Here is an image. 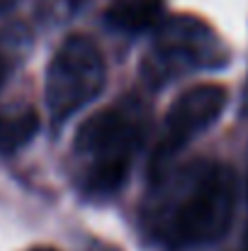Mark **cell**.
<instances>
[{
	"mask_svg": "<svg viewBox=\"0 0 248 251\" xmlns=\"http://www.w3.org/2000/svg\"><path fill=\"white\" fill-rule=\"evenodd\" d=\"M88 251H122V249H117V247H112V244H102V242H97V244H92Z\"/></svg>",
	"mask_w": 248,
	"mask_h": 251,
	"instance_id": "obj_9",
	"label": "cell"
},
{
	"mask_svg": "<svg viewBox=\"0 0 248 251\" xmlns=\"http://www.w3.org/2000/svg\"><path fill=\"white\" fill-rule=\"evenodd\" d=\"M29 251H59V249H54V247H34V249H29Z\"/></svg>",
	"mask_w": 248,
	"mask_h": 251,
	"instance_id": "obj_11",
	"label": "cell"
},
{
	"mask_svg": "<svg viewBox=\"0 0 248 251\" xmlns=\"http://www.w3.org/2000/svg\"><path fill=\"white\" fill-rule=\"evenodd\" d=\"M39 132V115L32 107L0 112V154H12L29 144Z\"/></svg>",
	"mask_w": 248,
	"mask_h": 251,
	"instance_id": "obj_7",
	"label": "cell"
},
{
	"mask_svg": "<svg viewBox=\"0 0 248 251\" xmlns=\"http://www.w3.org/2000/svg\"><path fill=\"white\" fill-rule=\"evenodd\" d=\"M222 64V47L214 32L197 17L178 15L156 25V39L146 59V78L154 83L180 69Z\"/></svg>",
	"mask_w": 248,
	"mask_h": 251,
	"instance_id": "obj_5",
	"label": "cell"
},
{
	"mask_svg": "<svg viewBox=\"0 0 248 251\" xmlns=\"http://www.w3.org/2000/svg\"><path fill=\"white\" fill-rule=\"evenodd\" d=\"M12 54H15V49H12V47H7V44L0 39V88H2V83L7 81L10 69H12V64H15Z\"/></svg>",
	"mask_w": 248,
	"mask_h": 251,
	"instance_id": "obj_8",
	"label": "cell"
},
{
	"mask_svg": "<svg viewBox=\"0 0 248 251\" xmlns=\"http://www.w3.org/2000/svg\"><path fill=\"white\" fill-rule=\"evenodd\" d=\"M12 2H15V0H0V10H7Z\"/></svg>",
	"mask_w": 248,
	"mask_h": 251,
	"instance_id": "obj_10",
	"label": "cell"
},
{
	"mask_svg": "<svg viewBox=\"0 0 248 251\" xmlns=\"http://www.w3.org/2000/svg\"><path fill=\"white\" fill-rule=\"evenodd\" d=\"M107 69L100 47L85 37H68L46 69L44 98L54 122H66L78 110L90 105L105 88Z\"/></svg>",
	"mask_w": 248,
	"mask_h": 251,
	"instance_id": "obj_3",
	"label": "cell"
},
{
	"mask_svg": "<svg viewBox=\"0 0 248 251\" xmlns=\"http://www.w3.org/2000/svg\"><path fill=\"white\" fill-rule=\"evenodd\" d=\"M236 210L234 171L217 161L187 166L154 212L156 237L173 247H200L222 239Z\"/></svg>",
	"mask_w": 248,
	"mask_h": 251,
	"instance_id": "obj_1",
	"label": "cell"
},
{
	"mask_svg": "<svg viewBox=\"0 0 248 251\" xmlns=\"http://www.w3.org/2000/svg\"><path fill=\"white\" fill-rule=\"evenodd\" d=\"M144 129L146 107L136 98L95 112L78 127L73 149L83 161V185L90 195H112L122 188Z\"/></svg>",
	"mask_w": 248,
	"mask_h": 251,
	"instance_id": "obj_2",
	"label": "cell"
},
{
	"mask_svg": "<svg viewBox=\"0 0 248 251\" xmlns=\"http://www.w3.org/2000/svg\"><path fill=\"white\" fill-rule=\"evenodd\" d=\"M229 93L224 85L202 83L185 90L168 110L161 129V137L156 142L154 156H151V176L156 180L163 178L170 161L192 142L197 139L207 127H212L224 107H226Z\"/></svg>",
	"mask_w": 248,
	"mask_h": 251,
	"instance_id": "obj_4",
	"label": "cell"
},
{
	"mask_svg": "<svg viewBox=\"0 0 248 251\" xmlns=\"http://www.w3.org/2000/svg\"><path fill=\"white\" fill-rule=\"evenodd\" d=\"M246 190H248V180H246Z\"/></svg>",
	"mask_w": 248,
	"mask_h": 251,
	"instance_id": "obj_12",
	"label": "cell"
},
{
	"mask_svg": "<svg viewBox=\"0 0 248 251\" xmlns=\"http://www.w3.org/2000/svg\"><path fill=\"white\" fill-rule=\"evenodd\" d=\"M165 0H112L105 10V22L127 34H139L163 20Z\"/></svg>",
	"mask_w": 248,
	"mask_h": 251,
	"instance_id": "obj_6",
	"label": "cell"
}]
</instances>
